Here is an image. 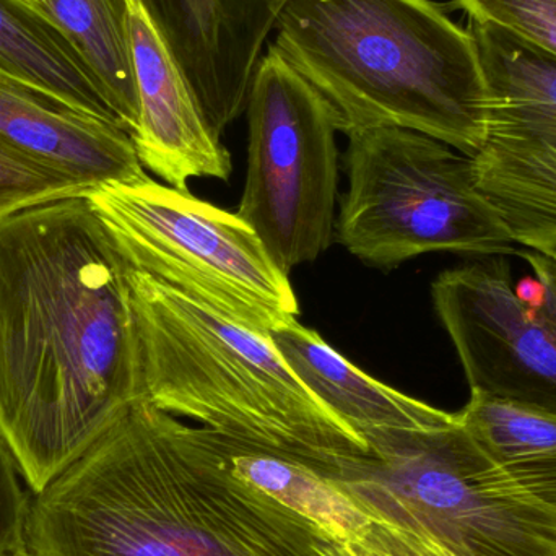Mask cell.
<instances>
[{
    "mask_svg": "<svg viewBox=\"0 0 556 556\" xmlns=\"http://www.w3.org/2000/svg\"><path fill=\"white\" fill-rule=\"evenodd\" d=\"M513 283L505 256L440 274L431 285L470 394L556 415V283Z\"/></svg>",
    "mask_w": 556,
    "mask_h": 556,
    "instance_id": "30bf717a",
    "label": "cell"
},
{
    "mask_svg": "<svg viewBox=\"0 0 556 556\" xmlns=\"http://www.w3.org/2000/svg\"><path fill=\"white\" fill-rule=\"evenodd\" d=\"M332 556H356V554L349 544H337L336 548H333Z\"/></svg>",
    "mask_w": 556,
    "mask_h": 556,
    "instance_id": "cb8c5ba5",
    "label": "cell"
},
{
    "mask_svg": "<svg viewBox=\"0 0 556 556\" xmlns=\"http://www.w3.org/2000/svg\"><path fill=\"white\" fill-rule=\"evenodd\" d=\"M127 26L140 110L132 142L143 168L179 191L195 178L228 181L230 152L142 0H127Z\"/></svg>",
    "mask_w": 556,
    "mask_h": 556,
    "instance_id": "7c38bea8",
    "label": "cell"
},
{
    "mask_svg": "<svg viewBox=\"0 0 556 556\" xmlns=\"http://www.w3.org/2000/svg\"><path fill=\"white\" fill-rule=\"evenodd\" d=\"M0 67L55 103L117 126L71 42L10 0H0Z\"/></svg>",
    "mask_w": 556,
    "mask_h": 556,
    "instance_id": "2e32d148",
    "label": "cell"
},
{
    "mask_svg": "<svg viewBox=\"0 0 556 556\" xmlns=\"http://www.w3.org/2000/svg\"><path fill=\"white\" fill-rule=\"evenodd\" d=\"M218 137L247 111L254 72L290 0H142Z\"/></svg>",
    "mask_w": 556,
    "mask_h": 556,
    "instance_id": "8fae6325",
    "label": "cell"
},
{
    "mask_svg": "<svg viewBox=\"0 0 556 556\" xmlns=\"http://www.w3.org/2000/svg\"><path fill=\"white\" fill-rule=\"evenodd\" d=\"M87 199L134 269L266 337L296 320L290 276L240 215L150 176Z\"/></svg>",
    "mask_w": 556,
    "mask_h": 556,
    "instance_id": "52a82bcc",
    "label": "cell"
},
{
    "mask_svg": "<svg viewBox=\"0 0 556 556\" xmlns=\"http://www.w3.org/2000/svg\"><path fill=\"white\" fill-rule=\"evenodd\" d=\"M13 556H28V554H26V552H22V554H16V555H13Z\"/></svg>",
    "mask_w": 556,
    "mask_h": 556,
    "instance_id": "d4e9b609",
    "label": "cell"
},
{
    "mask_svg": "<svg viewBox=\"0 0 556 556\" xmlns=\"http://www.w3.org/2000/svg\"><path fill=\"white\" fill-rule=\"evenodd\" d=\"M516 256L522 257L534 273L544 274L556 283V251L552 253H535V251L518 250Z\"/></svg>",
    "mask_w": 556,
    "mask_h": 556,
    "instance_id": "7402d4cb",
    "label": "cell"
},
{
    "mask_svg": "<svg viewBox=\"0 0 556 556\" xmlns=\"http://www.w3.org/2000/svg\"><path fill=\"white\" fill-rule=\"evenodd\" d=\"M486 85L477 189L515 244L556 251V59L492 23L469 28Z\"/></svg>",
    "mask_w": 556,
    "mask_h": 556,
    "instance_id": "9c48e42d",
    "label": "cell"
},
{
    "mask_svg": "<svg viewBox=\"0 0 556 556\" xmlns=\"http://www.w3.org/2000/svg\"><path fill=\"white\" fill-rule=\"evenodd\" d=\"M339 541L142 399L41 492L28 556H330Z\"/></svg>",
    "mask_w": 556,
    "mask_h": 556,
    "instance_id": "7a4b0ae2",
    "label": "cell"
},
{
    "mask_svg": "<svg viewBox=\"0 0 556 556\" xmlns=\"http://www.w3.org/2000/svg\"><path fill=\"white\" fill-rule=\"evenodd\" d=\"M274 36L278 54L332 108L339 132L402 127L479 152V51L433 0H290Z\"/></svg>",
    "mask_w": 556,
    "mask_h": 556,
    "instance_id": "3957f363",
    "label": "cell"
},
{
    "mask_svg": "<svg viewBox=\"0 0 556 556\" xmlns=\"http://www.w3.org/2000/svg\"><path fill=\"white\" fill-rule=\"evenodd\" d=\"M457 415L511 479L556 508V415L473 394Z\"/></svg>",
    "mask_w": 556,
    "mask_h": 556,
    "instance_id": "ac0fdd59",
    "label": "cell"
},
{
    "mask_svg": "<svg viewBox=\"0 0 556 556\" xmlns=\"http://www.w3.org/2000/svg\"><path fill=\"white\" fill-rule=\"evenodd\" d=\"M127 270L147 401L329 480L369 453L366 441L304 388L270 337L129 264Z\"/></svg>",
    "mask_w": 556,
    "mask_h": 556,
    "instance_id": "277c9868",
    "label": "cell"
},
{
    "mask_svg": "<svg viewBox=\"0 0 556 556\" xmlns=\"http://www.w3.org/2000/svg\"><path fill=\"white\" fill-rule=\"evenodd\" d=\"M472 22L492 23L556 59V0H454Z\"/></svg>",
    "mask_w": 556,
    "mask_h": 556,
    "instance_id": "ffe728a7",
    "label": "cell"
},
{
    "mask_svg": "<svg viewBox=\"0 0 556 556\" xmlns=\"http://www.w3.org/2000/svg\"><path fill=\"white\" fill-rule=\"evenodd\" d=\"M0 137L54 166L87 192L146 178L132 137L77 113L0 67Z\"/></svg>",
    "mask_w": 556,
    "mask_h": 556,
    "instance_id": "4fadbf2b",
    "label": "cell"
},
{
    "mask_svg": "<svg viewBox=\"0 0 556 556\" xmlns=\"http://www.w3.org/2000/svg\"><path fill=\"white\" fill-rule=\"evenodd\" d=\"M198 433L235 476L309 519L336 541L353 544L371 522L336 483L314 470L211 428H198Z\"/></svg>",
    "mask_w": 556,
    "mask_h": 556,
    "instance_id": "9a60e30c",
    "label": "cell"
},
{
    "mask_svg": "<svg viewBox=\"0 0 556 556\" xmlns=\"http://www.w3.org/2000/svg\"><path fill=\"white\" fill-rule=\"evenodd\" d=\"M346 137L349 191L337 233L353 256L392 269L428 253H518L477 189L470 156L402 127H368Z\"/></svg>",
    "mask_w": 556,
    "mask_h": 556,
    "instance_id": "8992f818",
    "label": "cell"
},
{
    "mask_svg": "<svg viewBox=\"0 0 556 556\" xmlns=\"http://www.w3.org/2000/svg\"><path fill=\"white\" fill-rule=\"evenodd\" d=\"M87 194L77 181L54 166L0 137V215Z\"/></svg>",
    "mask_w": 556,
    "mask_h": 556,
    "instance_id": "d6986e66",
    "label": "cell"
},
{
    "mask_svg": "<svg viewBox=\"0 0 556 556\" xmlns=\"http://www.w3.org/2000/svg\"><path fill=\"white\" fill-rule=\"evenodd\" d=\"M10 2L22 7L23 10L31 13L36 18L41 20L45 25L51 26L55 31H59L55 28L54 16H52L51 12V0H10Z\"/></svg>",
    "mask_w": 556,
    "mask_h": 556,
    "instance_id": "603a6c76",
    "label": "cell"
},
{
    "mask_svg": "<svg viewBox=\"0 0 556 556\" xmlns=\"http://www.w3.org/2000/svg\"><path fill=\"white\" fill-rule=\"evenodd\" d=\"M269 337L304 388L359 437L368 430L427 427L446 414L365 375L298 320Z\"/></svg>",
    "mask_w": 556,
    "mask_h": 556,
    "instance_id": "5bb4252c",
    "label": "cell"
},
{
    "mask_svg": "<svg viewBox=\"0 0 556 556\" xmlns=\"http://www.w3.org/2000/svg\"><path fill=\"white\" fill-rule=\"evenodd\" d=\"M336 483L371 521L453 556H556V508L508 476L457 414L368 430Z\"/></svg>",
    "mask_w": 556,
    "mask_h": 556,
    "instance_id": "5b68a950",
    "label": "cell"
},
{
    "mask_svg": "<svg viewBox=\"0 0 556 556\" xmlns=\"http://www.w3.org/2000/svg\"><path fill=\"white\" fill-rule=\"evenodd\" d=\"M31 492L22 486V476L7 444L0 438V556L25 551V525Z\"/></svg>",
    "mask_w": 556,
    "mask_h": 556,
    "instance_id": "44dd1931",
    "label": "cell"
},
{
    "mask_svg": "<svg viewBox=\"0 0 556 556\" xmlns=\"http://www.w3.org/2000/svg\"><path fill=\"white\" fill-rule=\"evenodd\" d=\"M55 28L93 75L117 126L139 127V94L130 52L127 0H51Z\"/></svg>",
    "mask_w": 556,
    "mask_h": 556,
    "instance_id": "e0dca14e",
    "label": "cell"
},
{
    "mask_svg": "<svg viewBox=\"0 0 556 556\" xmlns=\"http://www.w3.org/2000/svg\"><path fill=\"white\" fill-rule=\"evenodd\" d=\"M247 113L248 172L238 215L290 276L332 240L336 114L273 45L254 72Z\"/></svg>",
    "mask_w": 556,
    "mask_h": 556,
    "instance_id": "ba28073f",
    "label": "cell"
},
{
    "mask_svg": "<svg viewBox=\"0 0 556 556\" xmlns=\"http://www.w3.org/2000/svg\"><path fill=\"white\" fill-rule=\"evenodd\" d=\"M142 399L129 270L87 195L0 215V438L29 492Z\"/></svg>",
    "mask_w": 556,
    "mask_h": 556,
    "instance_id": "6da1fadb",
    "label": "cell"
}]
</instances>
